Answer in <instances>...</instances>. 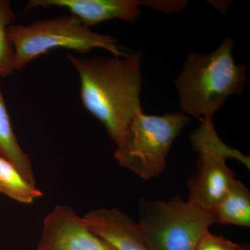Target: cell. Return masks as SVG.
I'll use <instances>...</instances> for the list:
<instances>
[{
    "instance_id": "cell-1",
    "label": "cell",
    "mask_w": 250,
    "mask_h": 250,
    "mask_svg": "<svg viewBox=\"0 0 250 250\" xmlns=\"http://www.w3.org/2000/svg\"><path fill=\"white\" fill-rule=\"evenodd\" d=\"M67 57L80 77L82 104L119 147L133 118L142 111L141 51L123 59H81L70 54Z\"/></svg>"
},
{
    "instance_id": "cell-2",
    "label": "cell",
    "mask_w": 250,
    "mask_h": 250,
    "mask_svg": "<svg viewBox=\"0 0 250 250\" xmlns=\"http://www.w3.org/2000/svg\"><path fill=\"white\" fill-rule=\"evenodd\" d=\"M233 39L225 38L211 53L188 55L174 83L184 113L195 118L212 116L229 96L243 93L248 81L246 67L233 59Z\"/></svg>"
},
{
    "instance_id": "cell-3",
    "label": "cell",
    "mask_w": 250,
    "mask_h": 250,
    "mask_svg": "<svg viewBox=\"0 0 250 250\" xmlns=\"http://www.w3.org/2000/svg\"><path fill=\"white\" fill-rule=\"evenodd\" d=\"M6 33L14 49L15 70H22L54 49L86 54L102 48L109 51L114 57L128 55L117 45L116 39L93 32L72 15L36 21L29 25H10Z\"/></svg>"
},
{
    "instance_id": "cell-4",
    "label": "cell",
    "mask_w": 250,
    "mask_h": 250,
    "mask_svg": "<svg viewBox=\"0 0 250 250\" xmlns=\"http://www.w3.org/2000/svg\"><path fill=\"white\" fill-rule=\"evenodd\" d=\"M139 223L148 250H195L213 224V217L180 197L142 199Z\"/></svg>"
},
{
    "instance_id": "cell-5",
    "label": "cell",
    "mask_w": 250,
    "mask_h": 250,
    "mask_svg": "<svg viewBox=\"0 0 250 250\" xmlns=\"http://www.w3.org/2000/svg\"><path fill=\"white\" fill-rule=\"evenodd\" d=\"M190 120L180 112L163 116L139 112L133 118L124 141L116 147L115 159L144 180L158 177L166 170L172 143Z\"/></svg>"
},
{
    "instance_id": "cell-6",
    "label": "cell",
    "mask_w": 250,
    "mask_h": 250,
    "mask_svg": "<svg viewBox=\"0 0 250 250\" xmlns=\"http://www.w3.org/2000/svg\"><path fill=\"white\" fill-rule=\"evenodd\" d=\"M190 142L199 158L196 172L188 182V202L210 212L236 179L226 161L236 159L250 170V159L220 139L211 116L202 119L190 135Z\"/></svg>"
},
{
    "instance_id": "cell-7",
    "label": "cell",
    "mask_w": 250,
    "mask_h": 250,
    "mask_svg": "<svg viewBox=\"0 0 250 250\" xmlns=\"http://www.w3.org/2000/svg\"><path fill=\"white\" fill-rule=\"evenodd\" d=\"M37 250H116L85 226L67 205H57L46 215Z\"/></svg>"
},
{
    "instance_id": "cell-8",
    "label": "cell",
    "mask_w": 250,
    "mask_h": 250,
    "mask_svg": "<svg viewBox=\"0 0 250 250\" xmlns=\"http://www.w3.org/2000/svg\"><path fill=\"white\" fill-rule=\"evenodd\" d=\"M142 5H145V1L139 0H30L27 3V9H66L90 29L114 18L135 22L141 14L140 6Z\"/></svg>"
},
{
    "instance_id": "cell-9",
    "label": "cell",
    "mask_w": 250,
    "mask_h": 250,
    "mask_svg": "<svg viewBox=\"0 0 250 250\" xmlns=\"http://www.w3.org/2000/svg\"><path fill=\"white\" fill-rule=\"evenodd\" d=\"M90 231L116 250H148L139 223L117 208H98L82 217Z\"/></svg>"
},
{
    "instance_id": "cell-10",
    "label": "cell",
    "mask_w": 250,
    "mask_h": 250,
    "mask_svg": "<svg viewBox=\"0 0 250 250\" xmlns=\"http://www.w3.org/2000/svg\"><path fill=\"white\" fill-rule=\"evenodd\" d=\"M210 213L214 223L250 228V190L241 182L235 179Z\"/></svg>"
},
{
    "instance_id": "cell-11",
    "label": "cell",
    "mask_w": 250,
    "mask_h": 250,
    "mask_svg": "<svg viewBox=\"0 0 250 250\" xmlns=\"http://www.w3.org/2000/svg\"><path fill=\"white\" fill-rule=\"evenodd\" d=\"M0 155L9 160L32 185L35 174L29 156L22 150L15 134L0 88Z\"/></svg>"
},
{
    "instance_id": "cell-12",
    "label": "cell",
    "mask_w": 250,
    "mask_h": 250,
    "mask_svg": "<svg viewBox=\"0 0 250 250\" xmlns=\"http://www.w3.org/2000/svg\"><path fill=\"white\" fill-rule=\"evenodd\" d=\"M0 192L20 203H33L43 192L32 185L17 167L0 155Z\"/></svg>"
},
{
    "instance_id": "cell-13",
    "label": "cell",
    "mask_w": 250,
    "mask_h": 250,
    "mask_svg": "<svg viewBox=\"0 0 250 250\" xmlns=\"http://www.w3.org/2000/svg\"><path fill=\"white\" fill-rule=\"evenodd\" d=\"M14 19L9 1L0 0V77L9 76L15 71L14 49L6 33Z\"/></svg>"
},
{
    "instance_id": "cell-14",
    "label": "cell",
    "mask_w": 250,
    "mask_h": 250,
    "mask_svg": "<svg viewBox=\"0 0 250 250\" xmlns=\"http://www.w3.org/2000/svg\"><path fill=\"white\" fill-rule=\"evenodd\" d=\"M231 241L208 232L195 250H229Z\"/></svg>"
},
{
    "instance_id": "cell-15",
    "label": "cell",
    "mask_w": 250,
    "mask_h": 250,
    "mask_svg": "<svg viewBox=\"0 0 250 250\" xmlns=\"http://www.w3.org/2000/svg\"><path fill=\"white\" fill-rule=\"evenodd\" d=\"M187 4L186 1H145V5L167 13L179 12L184 9Z\"/></svg>"
},
{
    "instance_id": "cell-16",
    "label": "cell",
    "mask_w": 250,
    "mask_h": 250,
    "mask_svg": "<svg viewBox=\"0 0 250 250\" xmlns=\"http://www.w3.org/2000/svg\"><path fill=\"white\" fill-rule=\"evenodd\" d=\"M229 250H249V249L246 248V247L241 246V245L238 244V243H233V242L231 241Z\"/></svg>"
}]
</instances>
